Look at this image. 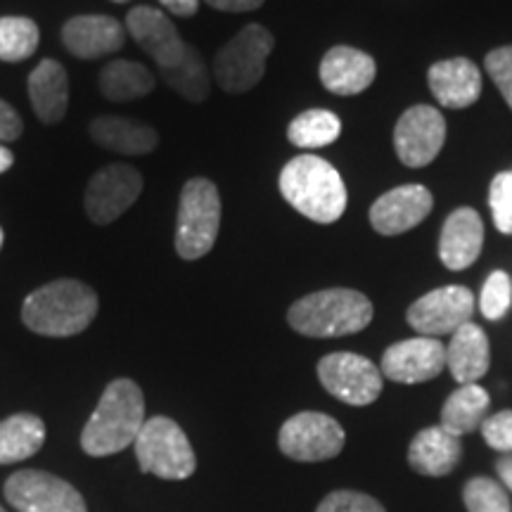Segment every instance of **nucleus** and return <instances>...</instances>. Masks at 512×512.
I'll list each match as a JSON object with an SVG mask.
<instances>
[{"label":"nucleus","instance_id":"obj_1","mask_svg":"<svg viewBox=\"0 0 512 512\" xmlns=\"http://www.w3.org/2000/svg\"><path fill=\"white\" fill-rule=\"evenodd\" d=\"M145 425V396L133 380L107 384L102 399L81 432L83 453L105 458L121 453L136 441Z\"/></svg>","mask_w":512,"mask_h":512},{"label":"nucleus","instance_id":"obj_2","mask_svg":"<svg viewBox=\"0 0 512 512\" xmlns=\"http://www.w3.org/2000/svg\"><path fill=\"white\" fill-rule=\"evenodd\" d=\"M280 195L313 223L330 226L347 211V185L339 171L316 155L290 159L280 171Z\"/></svg>","mask_w":512,"mask_h":512},{"label":"nucleus","instance_id":"obj_3","mask_svg":"<svg viewBox=\"0 0 512 512\" xmlns=\"http://www.w3.org/2000/svg\"><path fill=\"white\" fill-rule=\"evenodd\" d=\"M98 316V294L81 280L64 278L38 287L24 299L22 320L43 337H74Z\"/></svg>","mask_w":512,"mask_h":512},{"label":"nucleus","instance_id":"obj_4","mask_svg":"<svg viewBox=\"0 0 512 512\" xmlns=\"http://www.w3.org/2000/svg\"><path fill=\"white\" fill-rule=\"evenodd\" d=\"M373 313V302L363 292L332 287L294 302L287 323L304 337H347L366 330Z\"/></svg>","mask_w":512,"mask_h":512},{"label":"nucleus","instance_id":"obj_5","mask_svg":"<svg viewBox=\"0 0 512 512\" xmlns=\"http://www.w3.org/2000/svg\"><path fill=\"white\" fill-rule=\"evenodd\" d=\"M221 228V195L209 178H190L181 190L176 223V252L197 261L216 245Z\"/></svg>","mask_w":512,"mask_h":512},{"label":"nucleus","instance_id":"obj_6","mask_svg":"<svg viewBox=\"0 0 512 512\" xmlns=\"http://www.w3.org/2000/svg\"><path fill=\"white\" fill-rule=\"evenodd\" d=\"M133 448L145 475L178 482V479H188L197 467L188 434L181 430L178 422L164 415L145 420L143 430L133 441Z\"/></svg>","mask_w":512,"mask_h":512},{"label":"nucleus","instance_id":"obj_7","mask_svg":"<svg viewBox=\"0 0 512 512\" xmlns=\"http://www.w3.org/2000/svg\"><path fill=\"white\" fill-rule=\"evenodd\" d=\"M271 31L261 24H247L233 41L214 57V76L226 93L240 95L264 79L266 60L273 53Z\"/></svg>","mask_w":512,"mask_h":512},{"label":"nucleus","instance_id":"obj_8","mask_svg":"<svg viewBox=\"0 0 512 512\" xmlns=\"http://www.w3.org/2000/svg\"><path fill=\"white\" fill-rule=\"evenodd\" d=\"M344 441L347 434L342 425L330 415L316 411L292 415L278 434L280 451L299 463H320L335 458L342 453Z\"/></svg>","mask_w":512,"mask_h":512},{"label":"nucleus","instance_id":"obj_9","mask_svg":"<svg viewBox=\"0 0 512 512\" xmlns=\"http://www.w3.org/2000/svg\"><path fill=\"white\" fill-rule=\"evenodd\" d=\"M318 380L335 399L349 406H370L382 394V370L351 351H335L320 358Z\"/></svg>","mask_w":512,"mask_h":512},{"label":"nucleus","instance_id":"obj_10","mask_svg":"<svg viewBox=\"0 0 512 512\" xmlns=\"http://www.w3.org/2000/svg\"><path fill=\"white\" fill-rule=\"evenodd\" d=\"M3 491L19 512H88L86 501L72 484L43 470L15 472Z\"/></svg>","mask_w":512,"mask_h":512},{"label":"nucleus","instance_id":"obj_11","mask_svg":"<svg viewBox=\"0 0 512 512\" xmlns=\"http://www.w3.org/2000/svg\"><path fill=\"white\" fill-rule=\"evenodd\" d=\"M446 119L437 107L415 105L401 114L394 126L396 157L411 169L432 164L444 147Z\"/></svg>","mask_w":512,"mask_h":512},{"label":"nucleus","instance_id":"obj_12","mask_svg":"<svg viewBox=\"0 0 512 512\" xmlns=\"http://www.w3.org/2000/svg\"><path fill=\"white\" fill-rule=\"evenodd\" d=\"M475 313V294L463 285H446L427 292L406 313L408 325L422 337L453 335L460 325L470 323Z\"/></svg>","mask_w":512,"mask_h":512},{"label":"nucleus","instance_id":"obj_13","mask_svg":"<svg viewBox=\"0 0 512 512\" xmlns=\"http://www.w3.org/2000/svg\"><path fill=\"white\" fill-rule=\"evenodd\" d=\"M143 192V176L128 164H110L100 169L86 188V214L98 226L117 221L126 209L133 207Z\"/></svg>","mask_w":512,"mask_h":512},{"label":"nucleus","instance_id":"obj_14","mask_svg":"<svg viewBox=\"0 0 512 512\" xmlns=\"http://www.w3.org/2000/svg\"><path fill=\"white\" fill-rule=\"evenodd\" d=\"M446 368V347L437 337H413L396 342L382 356V377L401 384L430 382Z\"/></svg>","mask_w":512,"mask_h":512},{"label":"nucleus","instance_id":"obj_15","mask_svg":"<svg viewBox=\"0 0 512 512\" xmlns=\"http://www.w3.org/2000/svg\"><path fill=\"white\" fill-rule=\"evenodd\" d=\"M126 29L131 38L145 50L159 69L178 67L190 53V46L178 34L171 19L155 8H133L126 17Z\"/></svg>","mask_w":512,"mask_h":512},{"label":"nucleus","instance_id":"obj_16","mask_svg":"<svg viewBox=\"0 0 512 512\" xmlns=\"http://www.w3.org/2000/svg\"><path fill=\"white\" fill-rule=\"evenodd\" d=\"M432 192L425 185H401L384 192L370 207V226L380 235H401L420 226L432 211Z\"/></svg>","mask_w":512,"mask_h":512},{"label":"nucleus","instance_id":"obj_17","mask_svg":"<svg viewBox=\"0 0 512 512\" xmlns=\"http://www.w3.org/2000/svg\"><path fill=\"white\" fill-rule=\"evenodd\" d=\"M126 31L114 17L107 15H81L69 19L62 29V43L74 57L98 60L121 50Z\"/></svg>","mask_w":512,"mask_h":512},{"label":"nucleus","instance_id":"obj_18","mask_svg":"<svg viewBox=\"0 0 512 512\" xmlns=\"http://www.w3.org/2000/svg\"><path fill=\"white\" fill-rule=\"evenodd\" d=\"M484 245V223L475 209L460 207L448 216L439 238V259L448 271H465Z\"/></svg>","mask_w":512,"mask_h":512},{"label":"nucleus","instance_id":"obj_19","mask_svg":"<svg viewBox=\"0 0 512 512\" xmlns=\"http://www.w3.org/2000/svg\"><path fill=\"white\" fill-rule=\"evenodd\" d=\"M377 64L363 50L351 46H335L320 60V83L332 95H358L368 91L375 81Z\"/></svg>","mask_w":512,"mask_h":512},{"label":"nucleus","instance_id":"obj_20","mask_svg":"<svg viewBox=\"0 0 512 512\" xmlns=\"http://www.w3.org/2000/svg\"><path fill=\"white\" fill-rule=\"evenodd\" d=\"M427 81H430V91L439 105L451 107V110H465V107L475 105L482 95V74H479L477 64L465 57L434 62Z\"/></svg>","mask_w":512,"mask_h":512},{"label":"nucleus","instance_id":"obj_21","mask_svg":"<svg viewBox=\"0 0 512 512\" xmlns=\"http://www.w3.org/2000/svg\"><path fill=\"white\" fill-rule=\"evenodd\" d=\"M460 437H453L444 427H427L418 432L408 448V463L418 475L425 477H446L448 472L456 470L460 463Z\"/></svg>","mask_w":512,"mask_h":512},{"label":"nucleus","instance_id":"obj_22","mask_svg":"<svg viewBox=\"0 0 512 512\" xmlns=\"http://www.w3.org/2000/svg\"><path fill=\"white\" fill-rule=\"evenodd\" d=\"M491 363L489 339L477 323H465L453 332L451 344L446 347V368L451 370L458 384H477L486 375Z\"/></svg>","mask_w":512,"mask_h":512},{"label":"nucleus","instance_id":"obj_23","mask_svg":"<svg viewBox=\"0 0 512 512\" xmlns=\"http://www.w3.org/2000/svg\"><path fill=\"white\" fill-rule=\"evenodd\" d=\"M29 98L43 124L62 121L69 105V79L60 62L43 60L29 74Z\"/></svg>","mask_w":512,"mask_h":512},{"label":"nucleus","instance_id":"obj_24","mask_svg":"<svg viewBox=\"0 0 512 512\" xmlns=\"http://www.w3.org/2000/svg\"><path fill=\"white\" fill-rule=\"evenodd\" d=\"M91 136L105 150L119 155H150L157 150L159 136L152 126L126 117H98L91 121Z\"/></svg>","mask_w":512,"mask_h":512},{"label":"nucleus","instance_id":"obj_25","mask_svg":"<svg viewBox=\"0 0 512 512\" xmlns=\"http://www.w3.org/2000/svg\"><path fill=\"white\" fill-rule=\"evenodd\" d=\"M46 444V425L38 415L17 413L0 422V465L36 456Z\"/></svg>","mask_w":512,"mask_h":512},{"label":"nucleus","instance_id":"obj_26","mask_svg":"<svg viewBox=\"0 0 512 512\" xmlns=\"http://www.w3.org/2000/svg\"><path fill=\"white\" fill-rule=\"evenodd\" d=\"M489 392L479 384H460V387L448 396L444 408H441V427L451 432L453 437L475 432L482 427L489 411Z\"/></svg>","mask_w":512,"mask_h":512},{"label":"nucleus","instance_id":"obj_27","mask_svg":"<svg viewBox=\"0 0 512 512\" xmlns=\"http://www.w3.org/2000/svg\"><path fill=\"white\" fill-rule=\"evenodd\" d=\"M100 93L112 102H131L155 91V76L140 62L114 60L100 72Z\"/></svg>","mask_w":512,"mask_h":512},{"label":"nucleus","instance_id":"obj_28","mask_svg":"<svg viewBox=\"0 0 512 512\" xmlns=\"http://www.w3.org/2000/svg\"><path fill=\"white\" fill-rule=\"evenodd\" d=\"M342 136V121L330 110H309L292 119L287 126V138L292 145L304 147V150H316V147H328Z\"/></svg>","mask_w":512,"mask_h":512},{"label":"nucleus","instance_id":"obj_29","mask_svg":"<svg viewBox=\"0 0 512 512\" xmlns=\"http://www.w3.org/2000/svg\"><path fill=\"white\" fill-rule=\"evenodd\" d=\"M162 79L174 88L178 95H183L190 102H204L209 98V74L204 67L202 55L190 46V53L178 67L159 69Z\"/></svg>","mask_w":512,"mask_h":512},{"label":"nucleus","instance_id":"obj_30","mask_svg":"<svg viewBox=\"0 0 512 512\" xmlns=\"http://www.w3.org/2000/svg\"><path fill=\"white\" fill-rule=\"evenodd\" d=\"M41 31L29 17H0V60L22 62L36 53Z\"/></svg>","mask_w":512,"mask_h":512},{"label":"nucleus","instance_id":"obj_31","mask_svg":"<svg viewBox=\"0 0 512 512\" xmlns=\"http://www.w3.org/2000/svg\"><path fill=\"white\" fill-rule=\"evenodd\" d=\"M463 501L467 512H512L508 491L489 477H475L465 484Z\"/></svg>","mask_w":512,"mask_h":512},{"label":"nucleus","instance_id":"obj_32","mask_svg":"<svg viewBox=\"0 0 512 512\" xmlns=\"http://www.w3.org/2000/svg\"><path fill=\"white\" fill-rule=\"evenodd\" d=\"M512 306V280L505 271H494L486 278L479 294V309H482L484 318L501 320Z\"/></svg>","mask_w":512,"mask_h":512},{"label":"nucleus","instance_id":"obj_33","mask_svg":"<svg viewBox=\"0 0 512 512\" xmlns=\"http://www.w3.org/2000/svg\"><path fill=\"white\" fill-rule=\"evenodd\" d=\"M489 207L496 228L503 235H512V171H501L494 176L489 188Z\"/></svg>","mask_w":512,"mask_h":512},{"label":"nucleus","instance_id":"obj_34","mask_svg":"<svg viewBox=\"0 0 512 512\" xmlns=\"http://www.w3.org/2000/svg\"><path fill=\"white\" fill-rule=\"evenodd\" d=\"M316 512H387L373 496L361 491H332L320 501Z\"/></svg>","mask_w":512,"mask_h":512},{"label":"nucleus","instance_id":"obj_35","mask_svg":"<svg viewBox=\"0 0 512 512\" xmlns=\"http://www.w3.org/2000/svg\"><path fill=\"white\" fill-rule=\"evenodd\" d=\"M486 72H489L491 79L501 91L503 100L508 102V107L512 110V46H503L491 50L484 60Z\"/></svg>","mask_w":512,"mask_h":512},{"label":"nucleus","instance_id":"obj_36","mask_svg":"<svg viewBox=\"0 0 512 512\" xmlns=\"http://www.w3.org/2000/svg\"><path fill=\"white\" fill-rule=\"evenodd\" d=\"M482 437L498 453H512V411L489 415L482 422Z\"/></svg>","mask_w":512,"mask_h":512},{"label":"nucleus","instance_id":"obj_37","mask_svg":"<svg viewBox=\"0 0 512 512\" xmlns=\"http://www.w3.org/2000/svg\"><path fill=\"white\" fill-rule=\"evenodd\" d=\"M22 136V119L5 100H0V140L12 143Z\"/></svg>","mask_w":512,"mask_h":512},{"label":"nucleus","instance_id":"obj_38","mask_svg":"<svg viewBox=\"0 0 512 512\" xmlns=\"http://www.w3.org/2000/svg\"><path fill=\"white\" fill-rule=\"evenodd\" d=\"M211 8L223 12H249L264 5V0H207Z\"/></svg>","mask_w":512,"mask_h":512},{"label":"nucleus","instance_id":"obj_39","mask_svg":"<svg viewBox=\"0 0 512 512\" xmlns=\"http://www.w3.org/2000/svg\"><path fill=\"white\" fill-rule=\"evenodd\" d=\"M159 3H162L171 15L178 17H192L200 10V0H159Z\"/></svg>","mask_w":512,"mask_h":512},{"label":"nucleus","instance_id":"obj_40","mask_svg":"<svg viewBox=\"0 0 512 512\" xmlns=\"http://www.w3.org/2000/svg\"><path fill=\"white\" fill-rule=\"evenodd\" d=\"M496 470H498V477L503 479V484L512 491V453H508V456H503L501 460H498Z\"/></svg>","mask_w":512,"mask_h":512},{"label":"nucleus","instance_id":"obj_41","mask_svg":"<svg viewBox=\"0 0 512 512\" xmlns=\"http://www.w3.org/2000/svg\"><path fill=\"white\" fill-rule=\"evenodd\" d=\"M12 164H15V157H12V152L8 150V147L0 145V174H5V171H8Z\"/></svg>","mask_w":512,"mask_h":512},{"label":"nucleus","instance_id":"obj_42","mask_svg":"<svg viewBox=\"0 0 512 512\" xmlns=\"http://www.w3.org/2000/svg\"><path fill=\"white\" fill-rule=\"evenodd\" d=\"M0 247H3V228H0Z\"/></svg>","mask_w":512,"mask_h":512},{"label":"nucleus","instance_id":"obj_43","mask_svg":"<svg viewBox=\"0 0 512 512\" xmlns=\"http://www.w3.org/2000/svg\"><path fill=\"white\" fill-rule=\"evenodd\" d=\"M112 3H128V0H112Z\"/></svg>","mask_w":512,"mask_h":512},{"label":"nucleus","instance_id":"obj_44","mask_svg":"<svg viewBox=\"0 0 512 512\" xmlns=\"http://www.w3.org/2000/svg\"><path fill=\"white\" fill-rule=\"evenodd\" d=\"M0 512H5V510H3V508H0Z\"/></svg>","mask_w":512,"mask_h":512}]
</instances>
